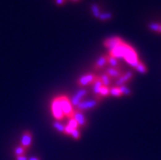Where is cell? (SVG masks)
<instances>
[{"instance_id": "obj_14", "label": "cell", "mask_w": 161, "mask_h": 160, "mask_svg": "<svg viewBox=\"0 0 161 160\" xmlns=\"http://www.w3.org/2000/svg\"><path fill=\"white\" fill-rule=\"evenodd\" d=\"M102 86H103V83L101 82L100 76H97V78H96L94 82H93V92H94L95 94V97L102 98V97H101V96H99L100 90H101Z\"/></svg>"}, {"instance_id": "obj_21", "label": "cell", "mask_w": 161, "mask_h": 160, "mask_svg": "<svg viewBox=\"0 0 161 160\" xmlns=\"http://www.w3.org/2000/svg\"><path fill=\"white\" fill-rule=\"evenodd\" d=\"M26 150H27V149L24 148V147L17 146V147H16V149H15L14 153H15V155H16V157H17V156L25 155V152H26Z\"/></svg>"}, {"instance_id": "obj_7", "label": "cell", "mask_w": 161, "mask_h": 160, "mask_svg": "<svg viewBox=\"0 0 161 160\" xmlns=\"http://www.w3.org/2000/svg\"><path fill=\"white\" fill-rule=\"evenodd\" d=\"M96 78H97V75L94 74H87L85 75L82 76L78 78V80L77 81V84L79 87L87 86L88 84H93Z\"/></svg>"}, {"instance_id": "obj_16", "label": "cell", "mask_w": 161, "mask_h": 160, "mask_svg": "<svg viewBox=\"0 0 161 160\" xmlns=\"http://www.w3.org/2000/svg\"><path fill=\"white\" fill-rule=\"evenodd\" d=\"M148 28L153 32H156L161 34V24L160 23H150L148 25Z\"/></svg>"}, {"instance_id": "obj_4", "label": "cell", "mask_w": 161, "mask_h": 160, "mask_svg": "<svg viewBox=\"0 0 161 160\" xmlns=\"http://www.w3.org/2000/svg\"><path fill=\"white\" fill-rule=\"evenodd\" d=\"M125 44H126V43L124 41L121 44H120V45L117 46V47H115V48H113V49L109 51L108 55L111 57L116 58V59H123Z\"/></svg>"}, {"instance_id": "obj_10", "label": "cell", "mask_w": 161, "mask_h": 160, "mask_svg": "<svg viewBox=\"0 0 161 160\" xmlns=\"http://www.w3.org/2000/svg\"><path fill=\"white\" fill-rule=\"evenodd\" d=\"M87 90L85 89H81L79 90V91H77L74 96H73V97L70 99L71 105H73V106H75L76 107V106L81 102L82 99H83V97H85V96L87 95Z\"/></svg>"}, {"instance_id": "obj_11", "label": "cell", "mask_w": 161, "mask_h": 160, "mask_svg": "<svg viewBox=\"0 0 161 160\" xmlns=\"http://www.w3.org/2000/svg\"><path fill=\"white\" fill-rule=\"evenodd\" d=\"M107 60H108V55H102L98 58L97 61L95 62L93 65V69L96 71H98L103 68L107 64Z\"/></svg>"}, {"instance_id": "obj_32", "label": "cell", "mask_w": 161, "mask_h": 160, "mask_svg": "<svg viewBox=\"0 0 161 160\" xmlns=\"http://www.w3.org/2000/svg\"><path fill=\"white\" fill-rule=\"evenodd\" d=\"M73 1H78V0H73Z\"/></svg>"}, {"instance_id": "obj_25", "label": "cell", "mask_w": 161, "mask_h": 160, "mask_svg": "<svg viewBox=\"0 0 161 160\" xmlns=\"http://www.w3.org/2000/svg\"><path fill=\"white\" fill-rule=\"evenodd\" d=\"M92 14H93V16H94L95 17H97V18H98V17L100 16V15H101L99 8H98V7H97V5L96 4L92 5Z\"/></svg>"}, {"instance_id": "obj_26", "label": "cell", "mask_w": 161, "mask_h": 160, "mask_svg": "<svg viewBox=\"0 0 161 160\" xmlns=\"http://www.w3.org/2000/svg\"><path fill=\"white\" fill-rule=\"evenodd\" d=\"M98 18H99L101 21H107V20H110V19L112 18V15H111V13L106 12V13L101 14Z\"/></svg>"}, {"instance_id": "obj_2", "label": "cell", "mask_w": 161, "mask_h": 160, "mask_svg": "<svg viewBox=\"0 0 161 160\" xmlns=\"http://www.w3.org/2000/svg\"><path fill=\"white\" fill-rule=\"evenodd\" d=\"M58 98L61 103V110L63 111L65 117H66L68 119H71L74 115L75 110L73 108V105H71L70 99L66 96V95H59Z\"/></svg>"}, {"instance_id": "obj_15", "label": "cell", "mask_w": 161, "mask_h": 160, "mask_svg": "<svg viewBox=\"0 0 161 160\" xmlns=\"http://www.w3.org/2000/svg\"><path fill=\"white\" fill-rule=\"evenodd\" d=\"M107 64L111 65V67L117 69H120V70H121V68H122L120 63H119V61H118V59L114 58V57H110L109 55H108V60H107Z\"/></svg>"}, {"instance_id": "obj_6", "label": "cell", "mask_w": 161, "mask_h": 160, "mask_svg": "<svg viewBox=\"0 0 161 160\" xmlns=\"http://www.w3.org/2000/svg\"><path fill=\"white\" fill-rule=\"evenodd\" d=\"M124 42L120 37L118 36H114V37H111L109 39H106L105 41L103 42V45L106 47V48H108V50H111L113 48H115V47H117L120 44H121Z\"/></svg>"}, {"instance_id": "obj_29", "label": "cell", "mask_w": 161, "mask_h": 160, "mask_svg": "<svg viewBox=\"0 0 161 160\" xmlns=\"http://www.w3.org/2000/svg\"><path fill=\"white\" fill-rule=\"evenodd\" d=\"M16 160H28V158H26L25 155H21V156H17L16 157Z\"/></svg>"}, {"instance_id": "obj_18", "label": "cell", "mask_w": 161, "mask_h": 160, "mask_svg": "<svg viewBox=\"0 0 161 160\" xmlns=\"http://www.w3.org/2000/svg\"><path fill=\"white\" fill-rule=\"evenodd\" d=\"M100 78H101V82L103 83L104 86H106V87H109L110 85H111V78L109 77L106 73H104L102 75L100 76Z\"/></svg>"}, {"instance_id": "obj_9", "label": "cell", "mask_w": 161, "mask_h": 160, "mask_svg": "<svg viewBox=\"0 0 161 160\" xmlns=\"http://www.w3.org/2000/svg\"><path fill=\"white\" fill-rule=\"evenodd\" d=\"M133 78V72L127 71L126 73H124V74L120 78H119L115 81V85H116V87H120V86L125 85Z\"/></svg>"}, {"instance_id": "obj_28", "label": "cell", "mask_w": 161, "mask_h": 160, "mask_svg": "<svg viewBox=\"0 0 161 160\" xmlns=\"http://www.w3.org/2000/svg\"><path fill=\"white\" fill-rule=\"evenodd\" d=\"M73 128H71L69 125L65 126V131H64V134L66 136H70L71 135V133L73 132Z\"/></svg>"}, {"instance_id": "obj_24", "label": "cell", "mask_w": 161, "mask_h": 160, "mask_svg": "<svg viewBox=\"0 0 161 160\" xmlns=\"http://www.w3.org/2000/svg\"><path fill=\"white\" fill-rule=\"evenodd\" d=\"M67 125H69L70 127L71 128H73V129H78V127H79L78 124V123H77V121H76L74 118L69 119V121H68V124H67Z\"/></svg>"}, {"instance_id": "obj_1", "label": "cell", "mask_w": 161, "mask_h": 160, "mask_svg": "<svg viewBox=\"0 0 161 160\" xmlns=\"http://www.w3.org/2000/svg\"><path fill=\"white\" fill-rule=\"evenodd\" d=\"M123 59L130 65L132 67H133L134 69L138 66V65L140 63V60L138 58V55L137 53L136 50L134 49L131 45H129L126 43L125 44V48H124V53Z\"/></svg>"}, {"instance_id": "obj_13", "label": "cell", "mask_w": 161, "mask_h": 160, "mask_svg": "<svg viewBox=\"0 0 161 160\" xmlns=\"http://www.w3.org/2000/svg\"><path fill=\"white\" fill-rule=\"evenodd\" d=\"M73 118L77 121L78 126L84 127V126L87 125V119H86L85 116L83 115V112L78 111V110H76L75 112H74V115Z\"/></svg>"}, {"instance_id": "obj_30", "label": "cell", "mask_w": 161, "mask_h": 160, "mask_svg": "<svg viewBox=\"0 0 161 160\" xmlns=\"http://www.w3.org/2000/svg\"><path fill=\"white\" fill-rule=\"evenodd\" d=\"M56 1H57V3L58 5H61L65 2V0H56Z\"/></svg>"}, {"instance_id": "obj_17", "label": "cell", "mask_w": 161, "mask_h": 160, "mask_svg": "<svg viewBox=\"0 0 161 160\" xmlns=\"http://www.w3.org/2000/svg\"><path fill=\"white\" fill-rule=\"evenodd\" d=\"M110 95L115 97H121L123 96L122 92L119 87H113L110 89Z\"/></svg>"}, {"instance_id": "obj_20", "label": "cell", "mask_w": 161, "mask_h": 160, "mask_svg": "<svg viewBox=\"0 0 161 160\" xmlns=\"http://www.w3.org/2000/svg\"><path fill=\"white\" fill-rule=\"evenodd\" d=\"M135 69H137V71L141 74H146L148 70L147 67L146 66V65L142 61H140V63L138 65V66L135 68Z\"/></svg>"}, {"instance_id": "obj_3", "label": "cell", "mask_w": 161, "mask_h": 160, "mask_svg": "<svg viewBox=\"0 0 161 160\" xmlns=\"http://www.w3.org/2000/svg\"><path fill=\"white\" fill-rule=\"evenodd\" d=\"M51 111H52L53 116L57 120H62L65 118V115L61 110V103L60 101H59L58 96H56V97H54L52 100V103H51Z\"/></svg>"}, {"instance_id": "obj_31", "label": "cell", "mask_w": 161, "mask_h": 160, "mask_svg": "<svg viewBox=\"0 0 161 160\" xmlns=\"http://www.w3.org/2000/svg\"><path fill=\"white\" fill-rule=\"evenodd\" d=\"M28 160H41L39 158H38V157H31L30 158H29Z\"/></svg>"}, {"instance_id": "obj_12", "label": "cell", "mask_w": 161, "mask_h": 160, "mask_svg": "<svg viewBox=\"0 0 161 160\" xmlns=\"http://www.w3.org/2000/svg\"><path fill=\"white\" fill-rule=\"evenodd\" d=\"M105 73H106L111 79H112V78H117L118 79V78H120V77L124 74L122 70H120V69H117L113 68V67H110V68L107 69Z\"/></svg>"}, {"instance_id": "obj_8", "label": "cell", "mask_w": 161, "mask_h": 160, "mask_svg": "<svg viewBox=\"0 0 161 160\" xmlns=\"http://www.w3.org/2000/svg\"><path fill=\"white\" fill-rule=\"evenodd\" d=\"M32 139L33 135L30 131H25V132H24L22 136H21V146L24 147L25 149H28L30 147V145H31Z\"/></svg>"}, {"instance_id": "obj_5", "label": "cell", "mask_w": 161, "mask_h": 160, "mask_svg": "<svg viewBox=\"0 0 161 160\" xmlns=\"http://www.w3.org/2000/svg\"><path fill=\"white\" fill-rule=\"evenodd\" d=\"M98 101L97 100H91V101H81L79 104H78L76 108L78 111H81V112H83L87 110H91V109H94L95 107H97L98 105Z\"/></svg>"}, {"instance_id": "obj_19", "label": "cell", "mask_w": 161, "mask_h": 160, "mask_svg": "<svg viewBox=\"0 0 161 160\" xmlns=\"http://www.w3.org/2000/svg\"><path fill=\"white\" fill-rule=\"evenodd\" d=\"M99 96L102 97V98L110 96V88H109V87H106V86H104L103 85L101 87V90H100Z\"/></svg>"}, {"instance_id": "obj_23", "label": "cell", "mask_w": 161, "mask_h": 160, "mask_svg": "<svg viewBox=\"0 0 161 160\" xmlns=\"http://www.w3.org/2000/svg\"><path fill=\"white\" fill-rule=\"evenodd\" d=\"M119 87H120V91L122 92L123 96H130L132 94V91L127 87L126 85H123V86H120Z\"/></svg>"}, {"instance_id": "obj_27", "label": "cell", "mask_w": 161, "mask_h": 160, "mask_svg": "<svg viewBox=\"0 0 161 160\" xmlns=\"http://www.w3.org/2000/svg\"><path fill=\"white\" fill-rule=\"evenodd\" d=\"M71 137L74 138V140H78L81 137V133L80 131L78 129H74L73 132L71 133Z\"/></svg>"}, {"instance_id": "obj_22", "label": "cell", "mask_w": 161, "mask_h": 160, "mask_svg": "<svg viewBox=\"0 0 161 160\" xmlns=\"http://www.w3.org/2000/svg\"><path fill=\"white\" fill-rule=\"evenodd\" d=\"M53 127L55 128L56 130H57L59 133H63L64 134V131H65V125H63L62 124L59 123V122H54L53 123Z\"/></svg>"}]
</instances>
